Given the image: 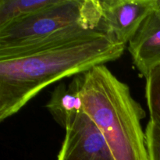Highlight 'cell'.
Masks as SVG:
<instances>
[{
    "label": "cell",
    "mask_w": 160,
    "mask_h": 160,
    "mask_svg": "<svg viewBox=\"0 0 160 160\" xmlns=\"http://www.w3.org/2000/svg\"><path fill=\"white\" fill-rule=\"evenodd\" d=\"M126 45L105 32L0 59V121L18 112L42 89L121 57Z\"/></svg>",
    "instance_id": "6da1fadb"
},
{
    "label": "cell",
    "mask_w": 160,
    "mask_h": 160,
    "mask_svg": "<svg viewBox=\"0 0 160 160\" xmlns=\"http://www.w3.org/2000/svg\"><path fill=\"white\" fill-rule=\"evenodd\" d=\"M84 111L96 125L115 160H149L142 120L145 111L106 65L82 73Z\"/></svg>",
    "instance_id": "7a4b0ae2"
},
{
    "label": "cell",
    "mask_w": 160,
    "mask_h": 160,
    "mask_svg": "<svg viewBox=\"0 0 160 160\" xmlns=\"http://www.w3.org/2000/svg\"><path fill=\"white\" fill-rule=\"evenodd\" d=\"M97 32L106 33L101 0H58L0 29V59L20 57Z\"/></svg>",
    "instance_id": "3957f363"
},
{
    "label": "cell",
    "mask_w": 160,
    "mask_h": 160,
    "mask_svg": "<svg viewBox=\"0 0 160 160\" xmlns=\"http://www.w3.org/2000/svg\"><path fill=\"white\" fill-rule=\"evenodd\" d=\"M65 131L57 160H115L101 131L84 112Z\"/></svg>",
    "instance_id": "277c9868"
},
{
    "label": "cell",
    "mask_w": 160,
    "mask_h": 160,
    "mask_svg": "<svg viewBox=\"0 0 160 160\" xmlns=\"http://www.w3.org/2000/svg\"><path fill=\"white\" fill-rule=\"evenodd\" d=\"M101 4L106 33L125 45L152 10L151 0H101Z\"/></svg>",
    "instance_id": "5b68a950"
},
{
    "label": "cell",
    "mask_w": 160,
    "mask_h": 160,
    "mask_svg": "<svg viewBox=\"0 0 160 160\" xmlns=\"http://www.w3.org/2000/svg\"><path fill=\"white\" fill-rule=\"evenodd\" d=\"M128 48L133 63L145 78L160 65L159 12L152 10L128 42Z\"/></svg>",
    "instance_id": "8992f818"
},
{
    "label": "cell",
    "mask_w": 160,
    "mask_h": 160,
    "mask_svg": "<svg viewBox=\"0 0 160 160\" xmlns=\"http://www.w3.org/2000/svg\"><path fill=\"white\" fill-rule=\"evenodd\" d=\"M81 86L82 73L75 76L68 85L61 83L56 86L45 105L55 121L64 129L78 114L84 112Z\"/></svg>",
    "instance_id": "52a82bcc"
},
{
    "label": "cell",
    "mask_w": 160,
    "mask_h": 160,
    "mask_svg": "<svg viewBox=\"0 0 160 160\" xmlns=\"http://www.w3.org/2000/svg\"><path fill=\"white\" fill-rule=\"evenodd\" d=\"M58 0H0V29L52 6Z\"/></svg>",
    "instance_id": "ba28073f"
},
{
    "label": "cell",
    "mask_w": 160,
    "mask_h": 160,
    "mask_svg": "<svg viewBox=\"0 0 160 160\" xmlns=\"http://www.w3.org/2000/svg\"><path fill=\"white\" fill-rule=\"evenodd\" d=\"M145 98L150 120L160 123V65L145 78Z\"/></svg>",
    "instance_id": "9c48e42d"
},
{
    "label": "cell",
    "mask_w": 160,
    "mask_h": 160,
    "mask_svg": "<svg viewBox=\"0 0 160 160\" xmlns=\"http://www.w3.org/2000/svg\"><path fill=\"white\" fill-rule=\"evenodd\" d=\"M145 133L148 159L160 160V123L149 120Z\"/></svg>",
    "instance_id": "30bf717a"
},
{
    "label": "cell",
    "mask_w": 160,
    "mask_h": 160,
    "mask_svg": "<svg viewBox=\"0 0 160 160\" xmlns=\"http://www.w3.org/2000/svg\"><path fill=\"white\" fill-rule=\"evenodd\" d=\"M151 5L152 10L160 13V0H151Z\"/></svg>",
    "instance_id": "8fae6325"
}]
</instances>
